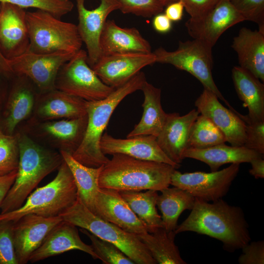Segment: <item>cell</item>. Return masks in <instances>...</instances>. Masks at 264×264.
Returning <instances> with one entry per match:
<instances>
[{
    "label": "cell",
    "mask_w": 264,
    "mask_h": 264,
    "mask_svg": "<svg viewBox=\"0 0 264 264\" xmlns=\"http://www.w3.org/2000/svg\"><path fill=\"white\" fill-rule=\"evenodd\" d=\"M248 227L240 207L230 205L222 198L210 203L195 198L189 215L174 231L176 235L193 232L209 236L232 252L250 242Z\"/></svg>",
    "instance_id": "6da1fadb"
},
{
    "label": "cell",
    "mask_w": 264,
    "mask_h": 264,
    "mask_svg": "<svg viewBox=\"0 0 264 264\" xmlns=\"http://www.w3.org/2000/svg\"><path fill=\"white\" fill-rule=\"evenodd\" d=\"M19 161L15 181L0 207V214L20 208L42 179L60 167L64 161L60 153L36 142L17 130Z\"/></svg>",
    "instance_id": "7a4b0ae2"
},
{
    "label": "cell",
    "mask_w": 264,
    "mask_h": 264,
    "mask_svg": "<svg viewBox=\"0 0 264 264\" xmlns=\"http://www.w3.org/2000/svg\"><path fill=\"white\" fill-rule=\"evenodd\" d=\"M167 163L139 159L123 154H112L103 166L99 178L101 188L121 191H161L168 187L174 171Z\"/></svg>",
    "instance_id": "3957f363"
},
{
    "label": "cell",
    "mask_w": 264,
    "mask_h": 264,
    "mask_svg": "<svg viewBox=\"0 0 264 264\" xmlns=\"http://www.w3.org/2000/svg\"><path fill=\"white\" fill-rule=\"evenodd\" d=\"M146 81L145 74L139 71L127 83L115 88L106 98L86 101L87 127L82 143L72 155L75 160L86 166L95 168L109 161L100 147L103 132L118 104L127 95L141 90Z\"/></svg>",
    "instance_id": "277c9868"
},
{
    "label": "cell",
    "mask_w": 264,
    "mask_h": 264,
    "mask_svg": "<svg viewBox=\"0 0 264 264\" xmlns=\"http://www.w3.org/2000/svg\"><path fill=\"white\" fill-rule=\"evenodd\" d=\"M77 197L73 176L64 160L51 181L28 196L19 209L0 214V221H16L29 214L44 217L58 216L75 203Z\"/></svg>",
    "instance_id": "5b68a950"
},
{
    "label": "cell",
    "mask_w": 264,
    "mask_h": 264,
    "mask_svg": "<svg viewBox=\"0 0 264 264\" xmlns=\"http://www.w3.org/2000/svg\"><path fill=\"white\" fill-rule=\"evenodd\" d=\"M60 216L64 221L86 229L99 238L110 242L137 264H157L136 235L126 231L90 211L78 198Z\"/></svg>",
    "instance_id": "8992f818"
},
{
    "label": "cell",
    "mask_w": 264,
    "mask_h": 264,
    "mask_svg": "<svg viewBox=\"0 0 264 264\" xmlns=\"http://www.w3.org/2000/svg\"><path fill=\"white\" fill-rule=\"evenodd\" d=\"M29 36V51L40 54L76 53L83 42L77 26L62 21L47 12H26Z\"/></svg>",
    "instance_id": "52a82bcc"
},
{
    "label": "cell",
    "mask_w": 264,
    "mask_h": 264,
    "mask_svg": "<svg viewBox=\"0 0 264 264\" xmlns=\"http://www.w3.org/2000/svg\"><path fill=\"white\" fill-rule=\"evenodd\" d=\"M212 48L199 40L179 41L177 48L173 51L162 47L154 53L156 63L170 64L176 68L186 71L196 78L204 88L214 93L229 109L235 111L217 87L212 76Z\"/></svg>",
    "instance_id": "ba28073f"
},
{
    "label": "cell",
    "mask_w": 264,
    "mask_h": 264,
    "mask_svg": "<svg viewBox=\"0 0 264 264\" xmlns=\"http://www.w3.org/2000/svg\"><path fill=\"white\" fill-rule=\"evenodd\" d=\"M87 124V114L74 118L47 121L31 117L22 123L17 130L44 147L72 155L83 141Z\"/></svg>",
    "instance_id": "9c48e42d"
},
{
    "label": "cell",
    "mask_w": 264,
    "mask_h": 264,
    "mask_svg": "<svg viewBox=\"0 0 264 264\" xmlns=\"http://www.w3.org/2000/svg\"><path fill=\"white\" fill-rule=\"evenodd\" d=\"M55 87L86 101L103 99L115 89L98 77L88 64L87 51L82 49L61 67Z\"/></svg>",
    "instance_id": "30bf717a"
},
{
    "label": "cell",
    "mask_w": 264,
    "mask_h": 264,
    "mask_svg": "<svg viewBox=\"0 0 264 264\" xmlns=\"http://www.w3.org/2000/svg\"><path fill=\"white\" fill-rule=\"evenodd\" d=\"M240 165L231 164L227 168L210 173H181L175 169L171 176L170 185L186 191L195 198L213 202L227 194L239 172Z\"/></svg>",
    "instance_id": "8fae6325"
},
{
    "label": "cell",
    "mask_w": 264,
    "mask_h": 264,
    "mask_svg": "<svg viewBox=\"0 0 264 264\" xmlns=\"http://www.w3.org/2000/svg\"><path fill=\"white\" fill-rule=\"evenodd\" d=\"M75 53L40 54L29 51L9 60L14 75L27 77L39 92L55 88V80L61 67Z\"/></svg>",
    "instance_id": "7c38bea8"
},
{
    "label": "cell",
    "mask_w": 264,
    "mask_h": 264,
    "mask_svg": "<svg viewBox=\"0 0 264 264\" xmlns=\"http://www.w3.org/2000/svg\"><path fill=\"white\" fill-rule=\"evenodd\" d=\"M2 109L0 130L5 134H14L18 127L32 117L40 93L27 77L14 75Z\"/></svg>",
    "instance_id": "4fadbf2b"
},
{
    "label": "cell",
    "mask_w": 264,
    "mask_h": 264,
    "mask_svg": "<svg viewBox=\"0 0 264 264\" xmlns=\"http://www.w3.org/2000/svg\"><path fill=\"white\" fill-rule=\"evenodd\" d=\"M156 63L153 52H131L102 55L91 67L106 85L116 88L140 70Z\"/></svg>",
    "instance_id": "5bb4252c"
},
{
    "label": "cell",
    "mask_w": 264,
    "mask_h": 264,
    "mask_svg": "<svg viewBox=\"0 0 264 264\" xmlns=\"http://www.w3.org/2000/svg\"><path fill=\"white\" fill-rule=\"evenodd\" d=\"M78 14V30L87 49L88 62L92 67L102 56L100 39L109 14L119 10L118 0H100L99 5L89 10L85 6V0H76Z\"/></svg>",
    "instance_id": "9a60e30c"
},
{
    "label": "cell",
    "mask_w": 264,
    "mask_h": 264,
    "mask_svg": "<svg viewBox=\"0 0 264 264\" xmlns=\"http://www.w3.org/2000/svg\"><path fill=\"white\" fill-rule=\"evenodd\" d=\"M243 21L230 0H220L205 16L198 19L190 18L185 25L193 39L213 48L226 30Z\"/></svg>",
    "instance_id": "2e32d148"
},
{
    "label": "cell",
    "mask_w": 264,
    "mask_h": 264,
    "mask_svg": "<svg viewBox=\"0 0 264 264\" xmlns=\"http://www.w3.org/2000/svg\"><path fill=\"white\" fill-rule=\"evenodd\" d=\"M62 220L60 216L44 217L29 214L14 221L13 237L18 264L27 263L32 253Z\"/></svg>",
    "instance_id": "e0dca14e"
},
{
    "label": "cell",
    "mask_w": 264,
    "mask_h": 264,
    "mask_svg": "<svg viewBox=\"0 0 264 264\" xmlns=\"http://www.w3.org/2000/svg\"><path fill=\"white\" fill-rule=\"evenodd\" d=\"M195 105L199 114L209 118L221 131L226 142L233 146H243L245 123L238 111L224 107L214 93L204 88Z\"/></svg>",
    "instance_id": "ac0fdd59"
},
{
    "label": "cell",
    "mask_w": 264,
    "mask_h": 264,
    "mask_svg": "<svg viewBox=\"0 0 264 264\" xmlns=\"http://www.w3.org/2000/svg\"><path fill=\"white\" fill-rule=\"evenodd\" d=\"M24 9L0 3V50L8 60L28 50L29 36Z\"/></svg>",
    "instance_id": "d6986e66"
},
{
    "label": "cell",
    "mask_w": 264,
    "mask_h": 264,
    "mask_svg": "<svg viewBox=\"0 0 264 264\" xmlns=\"http://www.w3.org/2000/svg\"><path fill=\"white\" fill-rule=\"evenodd\" d=\"M100 147L105 155L123 154L139 159L167 163L176 169L180 167V164L174 162L166 155L158 145L156 137L152 135L121 139L105 132L101 138Z\"/></svg>",
    "instance_id": "ffe728a7"
},
{
    "label": "cell",
    "mask_w": 264,
    "mask_h": 264,
    "mask_svg": "<svg viewBox=\"0 0 264 264\" xmlns=\"http://www.w3.org/2000/svg\"><path fill=\"white\" fill-rule=\"evenodd\" d=\"M93 213L136 235L148 232L145 226L117 191L100 188L95 198Z\"/></svg>",
    "instance_id": "44dd1931"
},
{
    "label": "cell",
    "mask_w": 264,
    "mask_h": 264,
    "mask_svg": "<svg viewBox=\"0 0 264 264\" xmlns=\"http://www.w3.org/2000/svg\"><path fill=\"white\" fill-rule=\"evenodd\" d=\"M199 114L193 109L183 115L173 112L167 114L166 122L156 141L161 150L174 162L180 164L184 159V154L188 149L191 127Z\"/></svg>",
    "instance_id": "7402d4cb"
},
{
    "label": "cell",
    "mask_w": 264,
    "mask_h": 264,
    "mask_svg": "<svg viewBox=\"0 0 264 264\" xmlns=\"http://www.w3.org/2000/svg\"><path fill=\"white\" fill-rule=\"evenodd\" d=\"M86 114V101L55 88L39 93L31 118L47 121L74 118Z\"/></svg>",
    "instance_id": "603a6c76"
},
{
    "label": "cell",
    "mask_w": 264,
    "mask_h": 264,
    "mask_svg": "<svg viewBox=\"0 0 264 264\" xmlns=\"http://www.w3.org/2000/svg\"><path fill=\"white\" fill-rule=\"evenodd\" d=\"M76 227L63 220L50 232L40 246L32 253L29 261L35 263L73 250L83 251L93 259H98L91 245L81 240Z\"/></svg>",
    "instance_id": "cb8c5ba5"
},
{
    "label": "cell",
    "mask_w": 264,
    "mask_h": 264,
    "mask_svg": "<svg viewBox=\"0 0 264 264\" xmlns=\"http://www.w3.org/2000/svg\"><path fill=\"white\" fill-rule=\"evenodd\" d=\"M102 55L131 52L151 53L149 42L135 28H123L107 20L100 39Z\"/></svg>",
    "instance_id": "d4e9b609"
},
{
    "label": "cell",
    "mask_w": 264,
    "mask_h": 264,
    "mask_svg": "<svg viewBox=\"0 0 264 264\" xmlns=\"http://www.w3.org/2000/svg\"><path fill=\"white\" fill-rule=\"evenodd\" d=\"M232 48L236 52L239 66L264 81V33L242 28L234 37Z\"/></svg>",
    "instance_id": "484cf974"
},
{
    "label": "cell",
    "mask_w": 264,
    "mask_h": 264,
    "mask_svg": "<svg viewBox=\"0 0 264 264\" xmlns=\"http://www.w3.org/2000/svg\"><path fill=\"white\" fill-rule=\"evenodd\" d=\"M261 156L264 155L243 146H228L225 143L205 149L188 148L184 154V158L196 159L208 165L211 172L218 171L226 164L250 163Z\"/></svg>",
    "instance_id": "4316f807"
},
{
    "label": "cell",
    "mask_w": 264,
    "mask_h": 264,
    "mask_svg": "<svg viewBox=\"0 0 264 264\" xmlns=\"http://www.w3.org/2000/svg\"><path fill=\"white\" fill-rule=\"evenodd\" d=\"M141 90L144 94L142 117L127 137L136 135H152L157 136L166 122L167 114L161 104V89L147 81Z\"/></svg>",
    "instance_id": "83f0119b"
},
{
    "label": "cell",
    "mask_w": 264,
    "mask_h": 264,
    "mask_svg": "<svg viewBox=\"0 0 264 264\" xmlns=\"http://www.w3.org/2000/svg\"><path fill=\"white\" fill-rule=\"evenodd\" d=\"M232 78L239 98L248 110L247 116L254 120H264V84L239 66L232 68Z\"/></svg>",
    "instance_id": "f1b7e54d"
},
{
    "label": "cell",
    "mask_w": 264,
    "mask_h": 264,
    "mask_svg": "<svg viewBox=\"0 0 264 264\" xmlns=\"http://www.w3.org/2000/svg\"><path fill=\"white\" fill-rule=\"evenodd\" d=\"M60 153L73 176L78 198L93 213L95 198L100 189L99 176L103 165L96 168L88 167L77 161L72 155L65 152Z\"/></svg>",
    "instance_id": "f546056e"
},
{
    "label": "cell",
    "mask_w": 264,
    "mask_h": 264,
    "mask_svg": "<svg viewBox=\"0 0 264 264\" xmlns=\"http://www.w3.org/2000/svg\"><path fill=\"white\" fill-rule=\"evenodd\" d=\"M158 196L156 206L161 212L163 227L168 232L175 231L178 219L186 210H191L195 198L177 187L166 188Z\"/></svg>",
    "instance_id": "4dcf8cb0"
},
{
    "label": "cell",
    "mask_w": 264,
    "mask_h": 264,
    "mask_svg": "<svg viewBox=\"0 0 264 264\" xmlns=\"http://www.w3.org/2000/svg\"><path fill=\"white\" fill-rule=\"evenodd\" d=\"M174 231L168 232L160 227L153 233L137 235L144 243L157 264H186L175 243Z\"/></svg>",
    "instance_id": "1f68e13d"
},
{
    "label": "cell",
    "mask_w": 264,
    "mask_h": 264,
    "mask_svg": "<svg viewBox=\"0 0 264 264\" xmlns=\"http://www.w3.org/2000/svg\"><path fill=\"white\" fill-rule=\"evenodd\" d=\"M158 191L148 190L141 191L119 192L123 198L147 228L149 233H153L163 227L161 216L156 209Z\"/></svg>",
    "instance_id": "d6a6232c"
},
{
    "label": "cell",
    "mask_w": 264,
    "mask_h": 264,
    "mask_svg": "<svg viewBox=\"0 0 264 264\" xmlns=\"http://www.w3.org/2000/svg\"><path fill=\"white\" fill-rule=\"evenodd\" d=\"M226 142L223 133L209 118L201 114L197 116L190 131L188 148L205 149Z\"/></svg>",
    "instance_id": "836d02e7"
},
{
    "label": "cell",
    "mask_w": 264,
    "mask_h": 264,
    "mask_svg": "<svg viewBox=\"0 0 264 264\" xmlns=\"http://www.w3.org/2000/svg\"><path fill=\"white\" fill-rule=\"evenodd\" d=\"M80 230L89 238L93 251L103 264H135L115 244L99 238L86 229L82 228Z\"/></svg>",
    "instance_id": "e575fe53"
},
{
    "label": "cell",
    "mask_w": 264,
    "mask_h": 264,
    "mask_svg": "<svg viewBox=\"0 0 264 264\" xmlns=\"http://www.w3.org/2000/svg\"><path fill=\"white\" fill-rule=\"evenodd\" d=\"M19 147L16 133L8 135L0 130V176L18 170Z\"/></svg>",
    "instance_id": "d590c367"
},
{
    "label": "cell",
    "mask_w": 264,
    "mask_h": 264,
    "mask_svg": "<svg viewBox=\"0 0 264 264\" xmlns=\"http://www.w3.org/2000/svg\"><path fill=\"white\" fill-rule=\"evenodd\" d=\"M0 3H10L23 9L36 8L59 19L70 12L74 7L70 0H0Z\"/></svg>",
    "instance_id": "8d00e7d4"
},
{
    "label": "cell",
    "mask_w": 264,
    "mask_h": 264,
    "mask_svg": "<svg viewBox=\"0 0 264 264\" xmlns=\"http://www.w3.org/2000/svg\"><path fill=\"white\" fill-rule=\"evenodd\" d=\"M245 123V139L243 146L264 154V120H254L238 112Z\"/></svg>",
    "instance_id": "74e56055"
},
{
    "label": "cell",
    "mask_w": 264,
    "mask_h": 264,
    "mask_svg": "<svg viewBox=\"0 0 264 264\" xmlns=\"http://www.w3.org/2000/svg\"><path fill=\"white\" fill-rule=\"evenodd\" d=\"M243 17L258 24V30L264 33V0H230Z\"/></svg>",
    "instance_id": "f35d334b"
},
{
    "label": "cell",
    "mask_w": 264,
    "mask_h": 264,
    "mask_svg": "<svg viewBox=\"0 0 264 264\" xmlns=\"http://www.w3.org/2000/svg\"><path fill=\"white\" fill-rule=\"evenodd\" d=\"M119 9L123 14H132L151 18L161 13L164 6L160 0H118Z\"/></svg>",
    "instance_id": "ab89813d"
},
{
    "label": "cell",
    "mask_w": 264,
    "mask_h": 264,
    "mask_svg": "<svg viewBox=\"0 0 264 264\" xmlns=\"http://www.w3.org/2000/svg\"><path fill=\"white\" fill-rule=\"evenodd\" d=\"M14 221H0V264H18L13 237Z\"/></svg>",
    "instance_id": "60d3db41"
},
{
    "label": "cell",
    "mask_w": 264,
    "mask_h": 264,
    "mask_svg": "<svg viewBox=\"0 0 264 264\" xmlns=\"http://www.w3.org/2000/svg\"><path fill=\"white\" fill-rule=\"evenodd\" d=\"M242 254L238 258L240 264H264V242H248L242 248Z\"/></svg>",
    "instance_id": "b9f144b4"
},
{
    "label": "cell",
    "mask_w": 264,
    "mask_h": 264,
    "mask_svg": "<svg viewBox=\"0 0 264 264\" xmlns=\"http://www.w3.org/2000/svg\"><path fill=\"white\" fill-rule=\"evenodd\" d=\"M191 19H198L207 14L220 0H179Z\"/></svg>",
    "instance_id": "7bdbcfd3"
},
{
    "label": "cell",
    "mask_w": 264,
    "mask_h": 264,
    "mask_svg": "<svg viewBox=\"0 0 264 264\" xmlns=\"http://www.w3.org/2000/svg\"><path fill=\"white\" fill-rule=\"evenodd\" d=\"M152 26L155 31L161 34H165L170 32L173 27L172 22L162 12L154 16L152 20Z\"/></svg>",
    "instance_id": "ee69618b"
},
{
    "label": "cell",
    "mask_w": 264,
    "mask_h": 264,
    "mask_svg": "<svg viewBox=\"0 0 264 264\" xmlns=\"http://www.w3.org/2000/svg\"><path fill=\"white\" fill-rule=\"evenodd\" d=\"M184 10L183 3L178 0L167 5L164 13L172 22H176L182 19Z\"/></svg>",
    "instance_id": "f6af8a7d"
},
{
    "label": "cell",
    "mask_w": 264,
    "mask_h": 264,
    "mask_svg": "<svg viewBox=\"0 0 264 264\" xmlns=\"http://www.w3.org/2000/svg\"><path fill=\"white\" fill-rule=\"evenodd\" d=\"M17 175V170L4 176H0V214L1 204L14 183Z\"/></svg>",
    "instance_id": "bcb514c9"
},
{
    "label": "cell",
    "mask_w": 264,
    "mask_h": 264,
    "mask_svg": "<svg viewBox=\"0 0 264 264\" xmlns=\"http://www.w3.org/2000/svg\"><path fill=\"white\" fill-rule=\"evenodd\" d=\"M251 168L249 170V174L256 179L264 178V160L261 156L252 160L250 162Z\"/></svg>",
    "instance_id": "7dc6e473"
},
{
    "label": "cell",
    "mask_w": 264,
    "mask_h": 264,
    "mask_svg": "<svg viewBox=\"0 0 264 264\" xmlns=\"http://www.w3.org/2000/svg\"><path fill=\"white\" fill-rule=\"evenodd\" d=\"M0 75L6 78H13L14 74L9 63V60L2 53L0 50Z\"/></svg>",
    "instance_id": "c3c4849f"
},
{
    "label": "cell",
    "mask_w": 264,
    "mask_h": 264,
    "mask_svg": "<svg viewBox=\"0 0 264 264\" xmlns=\"http://www.w3.org/2000/svg\"><path fill=\"white\" fill-rule=\"evenodd\" d=\"M7 92L8 91L4 87L3 84L0 79V117Z\"/></svg>",
    "instance_id": "681fc988"
},
{
    "label": "cell",
    "mask_w": 264,
    "mask_h": 264,
    "mask_svg": "<svg viewBox=\"0 0 264 264\" xmlns=\"http://www.w3.org/2000/svg\"><path fill=\"white\" fill-rule=\"evenodd\" d=\"M163 6H166L168 4L178 0H160Z\"/></svg>",
    "instance_id": "f907efd6"
}]
</instances>
